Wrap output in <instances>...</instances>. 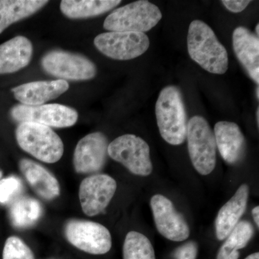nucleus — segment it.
Wrapping results in <instances>:
<instances>
[{"instance_id": "obj_14", "label": "nucleus", "mask_w": 259, "mask_h": 259, "mask_svg": "<svg viewBox=\"0 0 259 259\" xmlns=\"http://www.w3.org/2000/svg\"><path fill=\"white\" fill-rule=\"evenodd\" d=\"M214 139L221 156L228 164L239 163L245 156V139L235 122L221 121L214 125Z\"/></svg>"}, {"instance_id": "obj_12", "label": "nucleus", "mask_w": 259, "mask_h": 259, "mask_svg": "<svg viewBox=\"0 0 259 259\" xmlns=\"http://www.w3.org/2000/svg\"><path fill=\"white\" fill-rule=\"evenodd\" d=\"M151 207L155 224L161 236L176 242L185 241L190 237L188 225L170 199L162 194H156L151 199Z\"/></svg>"}, {"instance_id": "obj_18", "label": "nucleus", "mask_w": 259, "mask_h": 259, "mask_svg": "<svg viewBox=\"0 0 259 259\" xmlns=\"http://www.w3.org/2000/svg\"><path fill=\"white\" fill-rule=\"evenodd\" d=\"M32 42L16 36L0 45V74H11L26 67L32 55Z\"/></svg>"}, {"instance_id": "obj_31", "label": "nucleus", "mask_w": 259, "mask_h": 259, "mask_svg": "<svg viewBox=\"0 0 259 259\" xmlns=\"http://www.w3.org/2000/svg\"><path fill=\"white\" fill-rule=\"evenodd\" d=\"M256 121L257 124H258V127L259 126V107L257 108L256 110Z\"/></svg>"}, {"instance_id": "obj_8", "label": "nucleus", "mask_w": 259, "mask_h": 259, "mask_svg": "<svg viewBox=\"0 0 259 259\" xmlns=\"http://www.w3.org/2000/svg\"><path fill=\"white\" fill-rule=\"evenodd\" d=\"M94 44L104 55L119 61L139 57L150 46L147 35L136 32H104L95 37Z\"/></svg>"}, {"instance_id": "obj_6", "label": "nucleus", "mask_w": 259, "mask_h": 259, "mask_svg": "<svg viewBox=\"0 0 259 259\" xmlns=\"http://www.w3.org/2000/svg\"><path fill=\"white\" fill-rule=\"evenodd\" d=\"M107 154L138 176L147 177L153 171L149 146L135 135H123L114 140L109 144Z\"/></svg>"}, {"instance_id": "obj_19", "label": "nucleus", "mask_w": 259, "mask_h": 259, "mask_svg": "<svg viewBox=\"0 0 259 259\" xmlns=\"http://www.w3.org/2000/svg\"><path fill=\"white\" fill-rule=\"evenodd\" d=\"M20 171L32 190L42 198L51 200L60 194V185L49 170L29 159L20 162Z\"/></svg>"}, {"instance_id": "obj_33", "label": "nucleus", "mask_w": 259, "mask_h": 259, "mask_svg": "<svg viewBox=\"0 0 259 259\" xmlns=\"http://www.w3.org/2000/svg\"><path fill=\"white\" fill-rule=\"evenodd\" d=\"M256 96H257V99H259V88H257L256 89Z\"/></svg>"}, {"instance_id": "obj_34", "label": "nucleus", "mask_w": 259, "mask_h": 259, "mask_svg": "<svg viewBox=\"0 0 259 259\" xmlns=\"http://www.w3.org/2000/svg\"><path fill=\"white\" fill-rule=\"evenodd\" d=\"M2 177H3V173H2V171H0V179L2 178Z\"/></svg>"}, {"instance_id": "obj_13", "label": "nucleus", "mask_w": 259, "mask_h": 259, "mask_svg": "<svg viewBox=\"0 0 259 259\" xmlns=\"http://www.w3.org/2000/svg\"><path fill=\"white\" fill-rule=\"evenodd\" d=\"M108 141L100 132L84 136L76 145L74 153V167L79 174H91L100 171L105 166Z\"/></svg>"}, {"instance_id": "obj_28", "label": "nucleus", "mask_w": 259, "mask_h": 259, "mask_svg": "<svg viewBox=\"0 0 259 259\" xmlns=\"http://www.w3.org/2000/svg\"><path fill=\"white\" fill-rule=\"evenodd\" d=\"M249 0H223L221 3L227 10L234 13H241L250 4Z\"/></svg>"}, {"instance_id": "obj_30", "label": "nucleus", "mask_w": 259, "mask_h": 259, "mask_svg": "<svg viewBox=\"0 0 259 259\" xmlns=\"http://www.w3.org/2000/svg\"><path fill=\"white\" fill-rule=\"evenodd\" d=\"M245 259H259V253H252V254L248 255V256H247Z\"/></svg>"}, {"instance_id": "obj_32", "label": "nucleus", "mask_w": 259, "mask_h": 259, "mask_svg": "<svg viewBox=\"0 0 259 259\" xmlns=\"http://www.w3.org/2000/svg\"><path fill=\"white\" fill-rule=\"evenodd\" d=\"M255 32H256L257 36L258 37V35H259V25H258V23L257 24L256 26H255Z\"/></svg>"}, {"instance_id": "obj_23", "label": "nucleus", "mask_w": 259, "mask_h": 259, "mask_svg": "<svg viewBox=\"0 0 259 259\" xmlns=\"http://www.w3.org/2000/svg\"><path fill=\"white\" fill-rule=\"evenodd\" d=\"M42 214V207L36 199L21 197L13 201L10 209L13 226L25 228L33 226Z\"/></svg>"}, {"instance_id": "obj_24", "label": "nucleus", "mask_w": 259, "mask_h": 259, "mask_svg": "<svg viewBox=\"0 0 259 259\" xmlns=\"http://www.w3.org/2000/svg\"><path fill=\"white\" fill-rule=\"evenodd\" d=\"M123 259H156L154 249L147 237L139 232L131 231L124 241Z\"/></svg>"}, {"instance_id": "obj_4", "label": "nucleus", "mask_w": 259, "mask_h": 259, "mask_svg": "<svg viewBox=\"0 0 259 259\" xmlns=\"http://www.w3.org/2000/svg\"><path fill=\"white\" fill-rule=\"evenodd\" d=\"M162 18L161 10L156 5L139 0L114 10L104 22V28L110 32L149 31Z\"/></svg>"}, {"instance_id": "obj_29", "label": "nucleus", "mask_w": 259, "mask_h": 259, "mask_svg": "<svg viewBox=\"0 0 259 259\" xmlns=\"http://www.w3.org/2000/svg\"><path fill=\"white\" fill-rule=\"evenodd\" d=\"M252 214H253V220L254 222L256 224L257 228L259 227V207H255L252 210Z\"/></svg>"}, {"instance_id": "obj_22", "label": "nucleus", "mask_w": 259, "mask_h": 259, "mask_svg": "<svg viewBox=\"0 0 259 259\" xmlns=\"http://www.w3.org/2000/svg\"><path fill=\"white\" fill-rule=\"evenodd\" d=\"M254 230L251 223L247 221H241L236 225L227 237L226 241L218 251L216 259H238V250L245 248L253 236Z\"/></svg>"}, {"instance_id": "obj_25", "label": "nucleus", "mask_w": 259, "mask_h": 259, "mask_svg": "<svg viewBox=\"0 0 259 259\" xmlns=\"http://www.w3.org/2000/svg\"><path fill=\"white\" fill-rule=\"evenodd\" d=\"M3 259H35L31 249L20 238L11 236L5 242Z\"/></svg>"}, {"instance_id": "obj_17", "label": "nucleus", "mask_w": 259, "mask_h": 259, "mask_svg": "<svg viewBox=\"0 0 259 259\" xmlns=\"http://www.w3.org/2000/svg\"><path fill=\"white\" fill-rule=\"evenodd\" d=\"M249 192L248 185L240 186L234 195L220 209L215 220L216 237L219 241L226 239L239 223L246 209Z\"/></svg>"}, {"instance_id": "obj_20", "label": "nucleus", "mask_w": 259, "mask_h": 259, "mask_svg": "<svg viewBox=\"0 0 259 259\" xmlns=\"http://www.w3.org/2000/svg\"><path fill=\"white\" fill-rule=\"evenodd\" d=\"M48 3L42 0H0V34L12 24L36 13Z\"/></svg>"}, {"instance_id": "obj_3", "label": "nucleus", "mask_w": 259, "mask_h": 259, "mask_svg": "<svg viewBox=\"0 0 259 259\" xmlns=\"http://www.w3.org/2000/svg\"><path fill=\"white\" fill-rule=\"evenodd\" d=\"M16 139L23 151L45 163H56L64 154L61 138L48 126L21 122L16 129Z\"/></svg>"}, {"instance_id": "obj_16", "label": "nucleus", "mask_w": 259, "mask_h": 259, "mask_svg": "<svg viewBox=\"0 0 259 259\" xmlns=\"http://www.w3.org/2000/svg\"><path fill=\"white\" fill-rule=\"evenodd\" d=\"M235 54L248 76L259 83V38L245 27L239 26L233 32Z\"/></svg>"}, {"instance_id": "obj_1", "label": "nucleus", "mask_w": 259, "mask_h": 259, "mask_svg": "<svg viewBox=\"0 0 259 259\" xmlns=\"http://www.w3.org/2000/svg\"><path fill=\"white\" fill-rule=\"evenodd\" d=\"M191 59L202 69L214 74H224L228 69L226 48L218 40L212 28L202 20L191 23L187 35Z\"/></svg>"}, {"instance_id": "obj_26", "label": "nucleus", "mask_w": 259, "mask_h": 259, "mask_svg": "<svg viewBox=\"0 0 259 259\" xmlns=\"http://www.w3.org/2000/svg\"><path fill=\"white\" fill-rule=\"evenodd\" d=\"M22 190L23 184L18 177L11 176L0 180V203L11 202Z\"/></svg>"}, {"instance_id": "obj_21", "label": "nucleus", "mask_w": 259, "mask_h": 259, "mask_svg": "<svg viewBox=\"0 0 259 259\" xmlns=\"http://www.w3.org/2000/svg\"><path fill=\"white\" fill-rule=\"evenodd\" d=\"M120 3V0H64L60 8L67 18H88L104 14Z\"/></svg>"}, {"instance_id": "obj_7", "label": "nucleus", "mask_w": 259, "mask_h": 259, "mask_svg": "<svg viewBox=\"0 0 259 259\" xmlns=\"http://www.w3.org/2000/svg\"><path fill=\"white\" fill-rule=\"evenodd\" d=\"M67 241L86 253L105 254L112 248V237L106 227L84 220H71L64 228Z\"/></svg>"}, {"instance_id": "obj_5", "label": "nucleus", "mask_w": 259, "mask_h": 259, "mask_svg": "<svg viewBox=\"0 0 259 259\" xmlns=\"http://www.w3.org/2000/svg\"><path fill=\"white\" fill-rule=\"evenodd\" d=\"M189 154L196 171L206 176L216 165V146L214 132L208 122L201 116H194L188 122L187 131Z\"/></svg>"}, {"instance_id": "obj_11", "label": "nucleus", "mask_w": 259, "mask_h": 259, "mask_svg": "<svg viewBox=\"0 0 259 259\" xmlns=\"http://www.w3.org/2000/svg\"><path fill=\"white\" fill-rule=\"evenodd\" d=\"M117 190V182L107 175L87 177L79 187V200L86 215L93 217L105 210Z\"/></svg>"}, {"instance_id": "obj_27", "label": "nucleus", "mask_w": 259, "mask_h": 259, "mask_svg": "<svg viewBox=\"0 0 259 259\" xmlns=\"http://www.w3.org/2000/svg\"><path fill=\"white\" fill-rule=\"evenodd\" d=\"M197 253L198 245L195 242L190 241L177 248L174 255L177 259H196Z\"/></svg>"}, {"instance_id": "obj_10", "label": "nucleus", "mask_w": 259, "mask_h": 259, "mask_svg": "<svg viewBox=\"0 0 259 259\" xmlns=\"http://www.w3.org/2000/svg\"><path fill=\"white\" fill-rule=\"evenodd\" d=\"M12 117L21 122H34L54 127H68L74 125L78 120V113L71 107L59 105L27 106L16 105L11 110Z\"/></svg>"}, {"instance_id": "obj_9", "label": "nucleus", "mask_w": 259, "mask_h": 259, "mask_svg": "<svg viewBox=\"0 0 259 259\" xmlns=\"http://www.w3.org/2000/svg\"><path fill=\"white\" fill-rule=\"evenodd\" d=\"M42 69L48 74L64 79L89 80L97 74V68L90 59L64 51H50L42 57Z\"/></svg>"}, {"instance_id": "obj_15", "label": "nucleus", "mask_w": 259, "mask_h": 259, "mask_svg": "<svg viewBox=\"0 0 259 259\" xmlns=\"http://www.w3.org/2000/svg\"><path fill=\"white\" fill-rule=\"evenodd\" d=\"M69 83L64 79L34 81L24 83L12 90L22 105L38 106L60 96L69 90Z\"/></svg>"}, {"instance_id": "obj_2", "label": "nucleus", "mask_w": 259, "mask_h": 259, "mask_svg": "<svg viewBox=\"0 0 259 259\" xmlns=\"http://www.w3.org/2000/svg\"><path fill=\"white\" fill-rule=\"evenodd\" d=\"M156 116L161 137L168 144L179 146L187 139V111L180 89L170 85L163 89L156 104Z\"/></svg>"}]
</instances>
